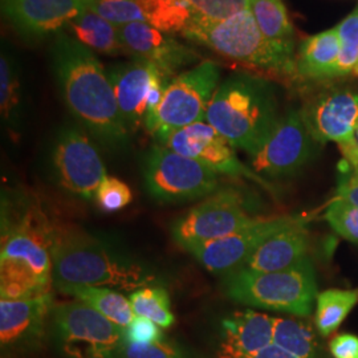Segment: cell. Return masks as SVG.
<instances>
[{
  "label": "cell",
  "mask_w": 358,
  "mask_h": 358,
  "mask_svg": "<svg viewBox=\"0 0 358 358\" xmlns=\"http://www.w3.org/2000/svg\"><path fill=\"white\" fill-rule=\"evenodd\" d=\"M0 112L3 127L13 141H17L26 113L23 71L17 56L4 43L0 53Z\"/></svg>",
  "instance_id": "cell-22"
},
{
  "label": "cell",
  "mask_w": 358,
  "mask_h": 358,
  "mask_svg": "<svg viewBox=\"0 0 358 358\" xmlns=\"http://www.w3.org/2000/svg\"><path fill=\"white\" fill-rule=\"evenodd\" d=\"M159 278L152 267L112 243L83 231H57L53 247V284L105 287L136 291L155 285Z\"/></svg>",
  "instance_id": "cell-3"
},
{
  "label": "cell",
  "mask_w": 358,
  "mask_h": 358,
  "mask_svg": "<svg viewBox=\"0 0 358 358\" xmlns=\"http://www.w3.org/2000/svg\"><path fill=\"white\" fill-rule=\"evenodd\" d=\"M194 13L207 20H226L236 13L250 10V0H187Z\"/></svg>",
  "instance_id": "cell-34"
},
{
  "label": "cell",
  "mask_w": 358,
  "mask_h": 358,
  "mask_svg": "<svg viewBox=\"0 0 358 358\" xmlns=\"http://www.w3.org/2000/svg\"><path fill=\"white\" fill-rule=\"evenodd\" d=\"M242 195L231 189L219 190L194 206L171 226V235L182 248L227 236L252 224Z\"/></svg>",
  "instance_id": "cell-13"
},
{
  "label": "cell",
  "mask_w": 358,
  "mask_h": 358,
  "mask_svg": "<svg viewBox=\"0 0 358 358\" xmlns=\"http://www.w3.org/2000/svg\"><path fill=\"white\" fill-rule=\"evenodd\" d=\"M224 292L235 303L299 317L312 313L319 294L315 268L308 257L276 272L235 269L224 280Z\"/></svg>",
  "instance_id": "cell-6"
},
{
  "label": "cell",
  "mask_w": 358,
  "mask_h": 358,
  "mask_svg": "<svg viewBox=\"0 0 358 358\" xmlns=\"http://www.w3.org/2000/svg\"><path fill=\"white\" fill-rule=\"evenodd\" d=\"M309 236L301 219L273 234L241 268L255 272H276L291 268L307 257Z\"/></svg>",
  "instance_id": "cell-21"
},
{
  "label": "cell",
  "mask_w": 358,
  "mask_h": 358,
  "mask_svg": "<svg viewBox=\"0 0 358 358\" xmlns=\"http://www.w3.org/2000/svg\"><path fill=\"white\" fill-rule=\"evenodd\" d=\"M117 28L131 57H141L153 63L170 80L179 71L198 65L196 63L202 59L196 50L180 43L174 35L162 32L148 23L137 22Z\"/></svg>",
  "instance_id": "cell-17"
},
{
  "label": "cell",
  "mask_w": 358,
  "mask_h": 358,
  "mask_svg": "<svg viewBox=\"0 0 358 358\" xmlns=\"http://www.w3.org/2000/svg\"><path fill=\"white\" fill-rule=\"evenodd\" d=\"M148 24L166 32L180 34L187 28L194 10L187 0H137Z\"/></svg>",
  "instance_id": "cell-26"
},
{
  "label": "cell",
  "mask_w": 358,
  "mask_h": 358,
  "mask_svg": "<svg viewBox=\"0 0 358 358\" xmlns=\"http://www.w3.org/2000/svg\"><path fill=\"white\" fill-rule=\"evenodd\" d=\"M122 358H190L180 346L170 341L153 344H130L124 343Z\"/></svg>",
  "instance_id": "cell-35"
},
{
  "label": "cell",
  "mask_w": 358,
  "mask_h": 358,
  "mask_svg": "<svg viewBox=\"0 0 358 358\" xmlns=\"http://www.w3.org/2000/svg\"><path fill=\"white\" fill-rule=\"evenodd\" d=\"M334 358H358V337L350 333H343L333 338L329 344Z\"/></svg>",
  "instance_id": "cell-38"
},
{
  "label": "cell",
  "mask_w": 358,
  "mask_h": 358,
  "mask_svg": "<svg viewBox=\"0 0 358 358\" xmlns=\"http://www.w3.org/2000/svg\"><path fill=\"white\" fill-rule=\"evenodd\" d=\"M50 59L60 96L78 125L106 150L125 152L131 134L96 53L63 31L52 38Z\"/></svg>",
  "instance_id": "cell-1"
},
{
  "label": "cell",
  "mask_w": 358,
  "mask_h": 358,
  "mask_svg": "<svg viewBox=\"0 0 358 358\" xmlns=\"http://www.w3.org/2000/svg\"><path fill=\"white\" fill-rule=\"evenodd\" d=\"M60 292L72 296L78 301L97 310L105 319L125 329L136 317L134 310L127 296L112 288L92 285H65L57 288Z\"/></svg>",
  "instance_id": "cell-25"
},
{
  "label": "cell",
  "mask_w": 358,
  "mask_h": 358,
  "mask_svg": "<svg viewBox=\"0 0 358 358\" xmlns=\"http://www.w3.org/2000/svg\"><path fill=\"white\" fill-rule=\"evenodd\" d=\"M4 22L26 43H41L65 31L87 10V0H0Z\"/></svg>",
  "instance_id": "cell-16"
},
{
  "label": "cell",
  "mask_w": 358,
  "mask_h": 358,
  "mask_svg": "<svg viewBox=\"0 0 358 358\" xmlns=\"http://www.w3.org/2000/svg\"><path fill=\"white\" fill-rule=\"evenodd\" d=\"M254 358H297L294 355H291L289 352L284 350L280 346L276 344H271V345L264 348L263 350H260Z\"/></svg>",
  "instance_id": "cell-40"
},
{
  "label": "cell",
  "mask_w": 358,
  "mask_h": 358,
  "mask_svg": "<svg viewBox=\"0 0 358 358\" xmlns=\"http://www.w3.org/2000/svg\"><path fill=\"white\" fill-rule=\"evenodd\" d=\"M356 136H357V142H358V128H357V130H356Z\"/></svg>",
  "instance_id": "cell-42"
},
{
  "label": "cell",
  "mask_w": 358,
  "mask_h": 358,
  "mask_svg": "<svg viewBox=\"0 0 358 358\" xmlns=\"http://www.w3.org/2000/svg\"><path fill=\"white\" fill-rule=\"evenodd\" d=\"M161 145L201 162L217 176L251 179L272 192L266 179L256 174L252 167L245 166L230 142L206 121L173 131Z\"/></svg>",
  "instance_id": "cell-14"
},
{
  "label": "cell",
  "mask_w": 358,
  "mask_h": 358,
  "mask_svg": "<svg viewBox=\"0 0 358 358\" xmlns=\"http://www.w3.org/2000/svg\"><path fill=\"white\" fill-rule=\"evenodd\" d=\"M297 217H257L242 230L205 243L187 247L190 252L207 271L214 273L232 272L241 268L250 256L278 231L294 223Z\"/></svg>",
  "instance_id": "cell-15"
},
{
  "label": "cell",
  "mask_w": 358,
  "mask_h": 358,
  "mask_svg": "<svg viewBox=\"0 0 358 358\" xmlns=\"http://www.w3.org/2000/svg\"><path fill=\"white\" fill-rule=\"evenodd\" d=\"M273 344L297 358L319 357L316 333L307 321L275 317Z\"/></svg>",
  "instance_id": "cell-28"
},
{
  "label": "cell",
  "mask_w": 358,
  "mask_h": 358,
  "mask_svg": "<svg viewBox=\"0 0 358 358\" xmlns=\"http://www.w3.org/2000/svg\"><path fill=\"white\" fill-rule=\"evenodd\" d=\"M358 303V289H328L316 299V327L322 337L338 329Z\"/></svg>",
  "instance_id": "cell-29"
},
{
  "label": "cell",
  "mask_w": 358,
  "mask_h": 358,
  "mask_svg": "<svg viewBox=\"0 0 358 358\" xmlns=\"http://www.w3.org/2000/svg\"><path fill=\"white\" fill-rule=\"evenodd\" d=\"M52 329L68 358H122L124 329L83 301L55 304Z\"/></svg>",
  "instance_id": "cell-8"
},
{
  "label": "cell",
  "mask_w": 358,
  "mask_h": 358,
  "mask_svg": "<svg viewBox=\"0 0 358 358\" xmlns=\"http://www.w3.org/2000/svg\"><path fill=\"white\" fill-rule=\"evenodd\" d=\"M300 110L316 141L338 143L346 162L358 167V90L325 88L310 96Z\"/></svg>",
  "instance_id": "cell-11"
},
{
  "label": "cell",
  "mask_w": 358,
  "mask_h": 358,
  "mask_svg": "<svg viewBox=\"0 0 358 358\" xmlns=\"http://www.w3.org/2000/svg\"><path fill=\"white\" fill-rule=\"evenodd\" d=\"M182 36L260 77L299 84L294 48L266 38L250 10L219 22L194 13Z\"/></svg>",
  "instance_id": "cell-5"
},
{
  "label": "cell",
  "mask_w": 358,
  "mask_h": 358,
  "mask_svg": "<svg viewBox=\"0 0 358 358\" xmlns=\"http://www.w3.org/2000/svg\"><path fill=\"white\" fill-rule=\"evenodd\" d=\"M57 230L38 202L1 205L0 297L19 299L51 291Z\"/></svg>",
  "instance_id": "cell-2"
},
{
  "label": "cell",
  "mask_w": 358,
  "mask_h": 358,
  "mask_svg": "<svg viewBox=\"0 0 358 358\" xmlns=\"http://www.w3.org/2000/svg\"><path fill=\"white\" fill-rule=\"evenodd\" d=\"M337 198L345 199L358 207V167L343 171L337 185Z\"/></svg>",
  "instance_id": "cell-37"
},
{
  "label": "cell",
  "mask_w": 358,
  "mask_h": 358,
  "mask_svg": "<svg viewBox=\"0 0 358 358\" xmlns=\"http://www.w3.org/2000/svg\"><path fill=\"white\" fill-rule=\"evenodd\" d=\"M164 337L159 325L141 316H136L124 329L125 343L130 344H153L164 341Z\"/></svg>",
  "instance_id": "cell-36"
},
{
  "label": "cell",
  "mask_w": 358,
  "mask_h": 358,
  "mask_svg": "<svg viewBox=\"0 0 358 358\" xmlns=\"http://www.w3.org/2000/svg\"><path fill=\"white\" fill-rule=\"evenodd\" d=\"M279 120L272 83L245 72L232 73L219 84L206 113V122L250 157L267 141Z\"/></svg>",
  "instance_id": "cell-4"
},
{
  "label": "cell",
  "mask_w": 358,
  "mask_h": 358,
  "mask_svg": "<svg viewBox=\"0 0 358 358\" xmlns=\"http://www.w3.org/2000/svg\"><path fill=\"white\" fill-rule=\"evenodd\" d=\"M250 11L266 38L294 48V29L282 0H250Z\"/></svg>",
  "instance_id": "cell-27"
},
{
  "label": "cell",
  "mask_w": 358,
  "mask_h": 358,
  "mask_svg": "<svg viewBox=\"0 0 358 358\" xmlns=\"http://www.w3.org/2000/svg\"><path fill=\"white\" fill-rule=\"evenodd\" d=\"M52 176L64 192L83 199H94L108 177L101 154L90 134L75 125H65L56 133L50 149Z\"/></svg>",
  "instance_id": "cell-10"
},
{
  "label": "cell",
  "mask_w": 358,
  "mask_h": 358,
  "mask_svg": "<svg viewBox=\"0 0 358 358\" xmlns=\"http://www.w3.org/2000/svg\"><path fill=\"white\" fill-rule=\"evenodd\" d=\"M87 10L97 13L115 27L130 23H146L137 0H87Z\"/></svg>",
  "instance_id": "cell-31"
},
{
  "label": "cell",
  "mask_w": 358,
  "mask_h": 358,
  "mask_svg": "<svg viewBox=\"0 0 358 358\" xmlns=\"http://www.w3.org/2000/svg\"><path fill=\"white\" fill-rule=\"evenodd\" d=\"M336 28L341 40V47L358 50V7Z\"/></svg>",
  "instance_id": "cell-39"
},
{
  "label": "cell",
  "mask_w": 358,
  "mask_h": 358,
  "mask_svg": "<svg viewBox=\"0 0 358 358\" xmlns=\"http://www.w3.org/2000/svg\"><path fill=\"white\" fill-rule=\"evenodd\" d=\"M94 199L101 211L113 214L131 202V192L125 182L108 176L99 186Z\"/></svg>",
  "instance_id": "cell-33"
},
{
  "label": "cell",
  "mask_w": 358,
  "mask_h": 358,
  "mask_svg": "<svg viewBox=\"0 0 358 358\" xmlns=\"http://www.w3.org/2000/svg\"><path fill=\"white\" fill-rule=\"evenodd\" d=\"M275 317L243 310L222 320V334L217 358H254L273 343Z\"/></svg>",
  "instance_id": "cell-20"
},
{
  "label": "cell",
  "mask_w": 358,
  "mask_h": 358,
  "mask_svg": "<svg viewBox=\"0 0 358 358\" xmlns=\"http://www.w3.org/2000/svg\"><path fill=\"white\" fill-rule=\"evenodd\" d=\"M341 52L337 28L306 38L296 55L299 84L334 78V66Z\"/></svg>",
  "instance_id": "cell-23"
},
{
  "label": "cell",
  "mask_w": 358,
  "mask_h": 358,
  "mask_svg": "<svg viewBox=\"0 0 358 358\" xmlns=\"http://www.w3.org/2000/svg\"><path fill=\"white\" fill-rule=\"evenodd\" d=\"M106 75L127 128L130 134L137 133L145 128L154 83L164 73L153 63L141 57H131L130 62L106 68Z\"/></svg>",
  "instance_id": "cell-18"
},
{
  "label": "cell",
  "mask_w": 358,
  "mask_h": 358,
  "mask_svg": "<svg viewBox=\"0 0 358 358\" xmlns=\"http://www.w3.org/2000/svg\"><path fill=\"white\" fill-rule=\"evenodd\" d=\"M129 300L136 316L154 321L161 328H170L176 322V316L170 306V296L164 287H142L130 292Z\"/></svg>",
  "instance_id": "cell-30"
},
{
  "label": "cell",
  "mask_w": 358,
  "mask_h": 358,
  "mask_svg": "<svg viewBox=\"0 0 358 358\" xmlns=\"http://www.w3.org/2000/svg\"><path fill=\"white\" fill-rule=\"evenodd\" d=\"M55 307L52 292L0 300V343L3 349H29L45 333Z\"/></svg>",
  "instance_id": "cell-19"
},
{
  "label": "cell",
  "mask_w": 358,
  "mask_h": 358,
  "mask_svg": "<svg viewBox=\"0 0 358 358\" xmlns=\"http://www.w3.org/2000/svg\"><path fill=\"white\" fill-rule=\"evenodd\" d=\"M352 75H353V76L358 77V62H357V64H356V66H355V68H353V71H352Z\"/></svg>",
  "instance_id": "cell-41"
},
{
  "label": "cell",
  "mask_w": 358,
  "mask_h": 358,
  "mask_svg": "<svg viewBox=\"0 0 358 358\" xmlns=\"http://www.w3.org/2000/svg\"><path fill=\"white\" fill-rule=\"evenodd\" d=\"M142 174L146 192L158 202L201 199L219 189L215 171L159 143L145 155Z\"/></svg>",
  "instance_id": "cell-9"
},
{
  "label": "cell",
  "mask_w": 358,
  "mask_h": 358,
  "mask_svg": "<svg viewBox=\"0 0 358 358\" xmlns=\"http://www.w3.org/2000/svg\"><path fill=\"white\" fill-rule=\"evenodd\" d=\"M65 32L94 53L106 56L130 55L120 38L118 28L88 10L73 17L65 27Z\"/></svg>",
  "instance_id": "cell-24"
},
{
  "label": "cell",
  "mask_w": 358,
  "mask_h": 358,
  "mask_svg": "<svg viewBox=\"0 0 358 358\" xmlns=\"http://www.w3.org/2000/svg\"><path fill=\"white\" fill-rule=\"evenodd\" d=\"M321 146L307 128L301 110L289 108L251 157V167L260 177H291L316 157Z\"/></svg>",
  "instance_id": "cell-12"
},
{
  "label": "cell",
  "mask_w": 358,
  "mask_h": 358,
  "mask_svg": "<svg viewBox=\"0 0 358 358\" xmlns=\"http://www.w3.org/2000/svg\"><path fill=\"white\" fill-rule=\"evenodd\" d=\"M325 219L333 230L346 241L358 243V207L345 199L336 198L328 206Z\"/></svg>",
  "instance_id": "cell-32"
},
{
  "label": "cell",
  "mask_w": 358,
  "mask_h": 358,
  "mask_svg": "<svg viewBox=\"0 0 358 358\" xmlns=\"http://www.w3.org/2000/svg\"><path fill=\"white\" fill-rule=\"evenodd\" d=\"M219 80L220 68L211 60L180 72L167 84L157 112L145 124L146 131L161 145L173 131L206 121Z\"/></svg>",
  "instance_id": "cell-7"
}]
</instances>
